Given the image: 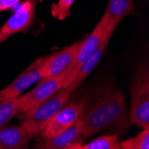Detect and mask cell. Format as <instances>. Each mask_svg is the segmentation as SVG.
Masks as SVG:
<instances>
[{
  "instance_id": "10",
  "label": "cell",
  "mask_w": 149,
  "mask_h": 149,
  "mask_svg": "<svg viewBox=\"0 0 149 149\" xmlns=\"http://www.w3.org/2000/svg\"><path fill=\"white\" fill-rule=\"evenodd\" d=\"M82 43V40L76 41L56 54L47 56L42 68V78L56 76L65 71L73 62L77 53Z\"/></svg>"
},
{
  "instance_id": "15",
  "label": "cell",
  "mask_w": 149,
  "mask_h": 149,
  "mask_svg": "<svg viewBox=\"0 0 149 149\" xmlns=\"http://www.w3.org/2000/svg\"><path fill=\"white\" fill-rule=\"evenodd\" d=\"M79 149H120L118 134L102 136L89 143L82 144Z\"/></svg>"
},
{
  "instance_id": "9",
  "label": "cell",
  "mask_w": 149,
  "mask_h": 149,
  "mask_svg": "<svg viewBox=\"0 0 149 149\" xmlns=\"http://www.w3.org/2000/svg\"><path fill=\"white\" fill-rule=\"evenodd\" d=\"M82 120L79 117L75 123L54 138L37 145V148L45 149H79L82 145Z\"/></svg>"
},
{
  "instance_id": "5",
  "label": "cell",
  "mask_w": 149,
  "mask_h": 149,
  "mask_svg": "<svg viewBox=\"0 0 149 149\" xmlns=\"http://www.w3.org/2000/svg\"><path fill=\"white\" fill-rule=\"evenodd\" d=\"M106 22H107V15L104 13V15H103V17L101 18L97 25L95 27L93 31L88 36L86 39L82 40V43L80 45V47L77 53L73 62L71 63V65L68 68L64 71L66 77L64 79L63 88L67 87L72 82L73 78L76 76V74L79 71L80 67L91 56L92 54L97 50V48L98 47L101 42L102 36L105 30Z\"/></svg>"
},
{
  "instance_id": "8",
  "label": "cell",
  "mask_w": 149,
  "mask_h": 149,
  "mask_svg": "<svg viewBox=\"0 0 149 149\" xmlns=\"http://www.w3.org/2000/svg\"><path fill=\"white\" fill-rule=\"evenodd\" d=\"M42 0H25L1 27L0 32L10 37L13 34L26 31L33 21L37 5Z\"/></svg>"
},
{
  "instance_id": "1",
  "label": "cell",
  "mask_w": 149,
  "mask_h": 149,
  "mask_svg": "<svg viewBox=\"0 0 149 149\" xmlns=\"http://www.w3.org/2000/svg\"><path fill=\"white\" fill-rule=\"evenodd\" d=\"M80 118L83 125V139L109 128L126 130L128 120L123 93L113 84L106 85L89 104L86 103Z\"/></svg>"
},
{
  "instance_id": "4",
  "label": "cell",
  "mask_w": 149,
  "mask_h": 149,
  "mask_svg": "<svg viewBox=\"0 0 149 149\" xmlns=\"http://www.w3.org/2000/svg\"><path fill=\"white\" fill-rule=\"evenodd\" d=\"M65 77L66 74L63 71L58 75L40 79L38 80L39 82L32 90L26 93L22 97H18V113L23 114L34 109L63 88Z\"/></svg>"
},
{
  "instance_id": "6",
  "label": "cell",
  "mask_w": 149,
  "mask_h": 149,
  "mask_svg": "<svg viewBox=\"0 0 149 149\" xmlns=\"http://www.w3.org/2000/svg\"><path fill=\"white\" fill-rule=\"evenodd\" d=\"M86 105L84 100H79L65 104L54 115L45 129L39 135L44 140L50 139L71 127L80 117Z\"/></svg>"
},
{
  "instance_id": "13",
  "label": "cell",
  "mask_w": 149,
  "mask_h": 149,
  "mask_svg": "<svg viewBox=\"0 0 149 149\" xmlns=\"http://www.w3.org/2000/svg\"><path fill=\"white\" fill-rule=\"evenodd\" d=\"M133 13V0H108V6L105 11L107 22L104 31L113 34L120 22Z\"/></svg>"
},
{
  "instance_id": "14",
  "label": "cell",
  "mask_w": 149,
  "mask_h": 149,
  "mask_svg": "<svg viewBox=\"0 0 149 149\" xmlns=\"http://www.w3.org/2000/svg\"><path fill=\"white\" fill-rule=\"evenodd\" d=\"M18 97H0V128L6 125L18 113Z\"/></svg>"
},
{
  "instance_id": "12",
  "label": "cell",
  "mask_w": 149,
  "mask_h": 149,
  "mask_svg": "<svg viewBox=\"0 0 149 149\" xmlns=\"http://www.w3.org/2000/svg\"><path fill=\"white\" fill-rule=\"evenodd\" d=\"M31 137L21 126H3L0 128V149H22L28 147Z\"/></svg>"
},
{
  "instance_id": "16",
  "label": "cell",
  "mask_w": 149,
  "mask_h": 149,
  "mask_svg": "<svg viewBox=\"0 0 149 149\" xmlns=\"http://www.w3.org/2000/svg\"><path fill=\"white\" fill-rule=\"evenodd\" d=\"M120 146L123 149H148L149 129H143V130L135 137L120 142Z\"/></svg>"
},
{
  "instance_id": "19",
  "label": "cell",
  "mask_w": 149,
  "mask_h": 149,
  "mask_svg": "<svg viewBox=\"0 0 149 149\" xmlns=\"http://www.w3.org/2000/svg\"><path fill=\"white\" fill-rule=\"evenodd\" d=\"M9 37L8 36H6V35H4V34H2L1 32H0V45H1L3 42H5L6 40Z\"/></svg>"
},
{
  "instance_id": "17",
  "label": "cell",
  "mask_w": 149,
  "mask_h": 149,
  "mask_svg": "<svg viewBox=\"0 0 149 149\" xmlns=\"http://www.w3.org/2000/svg\"><path fill=\"white\" fill-rule=\"evenodd\" d=\"M75 0H58L57 3L51 6V15L60 21L71 15V6Z\"/></svg>"
},
{
  "instance_id": "2",
  "label": "cell",
  "mask_w": 149,
  "mask_h": 149,
  "mask_svg": "<svg viewBox=\"0 0 149 149\" xmlns=\"http://www.w3.org/2000/svg\"><path fill=\"white\" fill-rule=\"evenodd\" d=\"M130 92V123L149 129V71L145 63H141L131 81Z\"/></svg>"
},
{
  "instance_id": "18",
  "label": "cell",
  "mask_w": 149,
  "mask_h": 149,
  "mask_svg": "<svg viewBox=\"0 0 149 149\" xmlns=\"http://www.w3.org/2000/svg\"><path fill=\"white\" fill-rule=\"evenodd\" d=\"M21 0H0V12H4L16 6Z\"/></svg>"
},
{
  "instance_id": "7",
  "label": "cell",
  "mask_w": 149,
  "mask_h": 149,
  "mask_svg": "<svg viewBox=\"0 0 149 149\" xmlns=\"http://www.w3.org/2000/svg\"><path fill=\"white\" fill-rule=\"evenodd\" d=\"M47 56L39 57L23 71L11 84L0 90V97H18L20 95L42 78V68Z\"/></svg>"
},
{
  "instance_id": "3",
  "label": "cell",
  "mask_w": 149,
  "mask_h": 149,
  "mask_svg": "<svg viewBox=\"0 0 149 149\" xmlns=\"http://www.w3.org/2000/svg\"><path fill=\"white\" fill-rule=\"evenodd\" d=\"M71 93L61 88L34 109L22 114V126L31 139L39 135L50 120L68 102Z\"/></svg>"
},
{
  "instance_id": "11",
  "label": "cell",
  "mask_w": 149,
  "mask_h": 149,
  "mask_svg": "<svg viewBox=\"0 0 149 149\" xmlns=\"http://www.w3.org/2000/svg\"><path fill=\"white\" fill-rule=\"evenodd\" d=\"M113 34H110L108 32L104 31V34L102 36V39L101 42L98 46V47L97 48V50L95 51L91 56L82 64V66L80 67L79 71L78 72V73L76 74V76L73 78V79L72 80V82L64 88L66 91H68L70 93H72L73 90H75L81 83L85 80V79H87V77L96 69V67L97 66V64L99 63V62L101 61L104 51L107 47V45L109 44L110 38L112 37Z\"/></svg>"
}]
</instances>
